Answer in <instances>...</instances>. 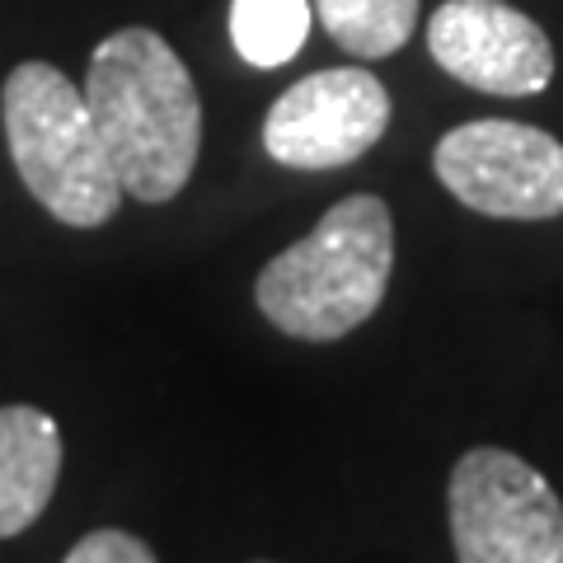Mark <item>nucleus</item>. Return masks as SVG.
<instances>
[{
    "label": "nucleus",
    "instance_id": "7ed1b4c3",
    "mask_svg": "<svg viewBox=\"0 0 563 563\" xmlns=\"http://www.w3.org/2000/svg\"><path fill=\"white\" fill-rule=\"evenodd\" d=\"M10 161L33 202L62 225L95 231L118 217L122 184L90 118L85 90L52 62H20L0 90Z\"/></svg>",
    "mask_w": 563,
    "mask_h": 563
},
{
    "label": "nucleus",
    "instance_id": "1a4fd4ad",
    "mask_svg": "<svg viewBox=\"0 0 563 563\" xmlns=\"http://www.w3.org/2000/svg\"><path fill=\"white\" fill-rule=\"evenodd\" d=\"M314 20L352 57H395L413 38L418 0H310Z\"/></svg>",
    "mask_w": 563,
    "mask_h": 563
},
{
    "label": "nucleus",
    "instance_id": "9d476101",
    "mask_svg": "<svg viewBox=\"0 0 563 563\" xmlns=\"http://www.w3.org/2000/svg\"><path fill=\"white\" fill-rule=\"evenodd\" d=\"M314 24L310 0H231V43L250 66H287Z\"/></svg>",
    "mask_w": 563,
    "mask_h": 563
},
{
    "label": "nucleus",
    "instance_id": "20e7f679",
    "mask_svg": "<svg viewBox=\"0 0 563 563\" xmlns=\"http://www.w3.org/2000/svg\"><path fill=\"white\" fill-rule=\"evenodd\" d=\"M446 512L461 563H554L563 550V503L554 484L503 446L461 455Z\"/></svg>",
    "mask_w": 563,
    "mask_h": 563
},
{
    "label": "nucleus",
    "instance_id": "f8f14e48",
    "mask_svg": "<svg viewBox=\"0 0 563 563\" xmlns=\"http://www.w3.org/2000/svg\"><path fill=\"white\" fill-rule=\"evenodd\" d=\"M554 563H563V550H559V559H554Z\"/></svg>",
    "mask_w": 563,
    "mask_h": 563
},
{
    "label": "nucleus",
    "instance_id": "6e6552de",
    "mask_svg": "<svg viewBox=\"0 0 563 563\" xmlns=\"http://www.w3.org/2000/svg\"><path fill=\"white\" fill-rule=\"evenodd\" d=\"M62 479V428L33 404L0 409V540L29 531Z\"/></svg>",
    "mask_w": 563,
    "mask_h": 563
},
{
    "label": "nucleus",
    "instance_id": "f257e3e1",
    "mask_svg": "<svg viewBox=\"0 0 563 563\" xmlns=\"http://www.w3.org/2000/svg\"><path fill=\"white\" fill-rule=\"evenodd\" d=\"M80 90L122 192L151 207L179 198L202 151V99L179 52L155 29H118Z\"/></svg>",
    "mask_w": 563,
    "mask_h": 563
},
{
    "label": "nucleus",
    "instance_id": "0eeeda50",
    "mask_svg": "<svg viewBox=\"0 0 563 563\" xmlns=\"http://www.w3.org/2000/svg\"><path fill=\"white\" fill-rule=\"evenodd\" d=\"M428 52L451 80L498 99H531L554 80V43L507 0H446L428 20Z\"/></svg>",
    "mask_w": 563,
    "mask_h": 563
},
{
    "label": "nucleus",
    "instance_id": "9b49d317",
    "mask_svg": "<svg viewBox=\"0 0 563 563\" xmlns=\"http://www.w3.org/2000/svg\"><path fill=\"white\" fill-rule=\"evenodd\" d=\"M62 563H155V554L146 540H136L128 531H90L70 544V554Z\"/></svg>",
    "mask_w": 563,
    "mask_h": 563
},
{
    "label": "nucleus",
    "instance_id": "39448f33",
    "mask_svg": "<svg viewBox=\"0 0 563 563\" xmlns=\"http://www.w3.org/2000/svg\"><path fill=\"white\" fill-rule=\"evenodd\" d=\"M432 169L461 207L498 221L563 217V141L531 122L474 118L446 132Z\"/></svg>",
    "mask_w": 563,
    "mask_h": 563
},
{
    "label": "nucleus",
    "instance_id": "f03ea898",
    "mask_svg": "<svg viewBox=\"0 0 563 563\" xmlns=\"http://www.w3.org/2000/svg\"><path fill=\"white\" fill-rule=\"evenodd\" d=\"M395 268V221L376 192L333 202L320 225L282 250L254 282L263 320L301 343H333L366 324Z\"/></svg>",
    "mask_w": 563,
    "mask_h": 563
},
{
    "label": "nucleus",
    "instance_id": "423d86ee",
    "mask_svg": "<svg viewBox=\"0 0 563 563\" xmlns=\"http://www.w3.org/2000/svg\"><path fill=\"white\" fill-rule=\"evenodd\" d=\"M390 128V95L362 66H333L296 80L263 118V151L287 169H343Z\"/></svg>",
    "mask_w": 563,
    "mask_h": 563
}]
</instances>
